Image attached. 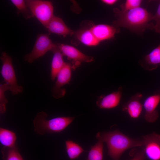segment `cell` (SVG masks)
Instances as JSON below:
<instances>
[{
	"instance_id": "obj_5",
	"label": "cell",
	"mask_w": 160,
	"mask_h": 160,
	"mask_svg": "<svg viewBox=\"0 0 160 160\" xmlns=\"http://www.w3.org/2000/svg\"><path fill=\"white\" fill-rule=\"evenodd\" d=\"M0 58L2 63L1 73L5 83L9 85L10 91L13 95L22 93L23 88L17 83L12 57L6 52H3Z\"/></svg>"
},
{
	"instance_id": "obj_27",
	"label": "cell",
	"mask_w": 160,
	"mask_h": 160,
	"mask_svg": "<svg viewBox=\"0 0 160 160\" xmlns=\"http://www.w3.org/2000/svg\"><path fill=\"white\" fill-rule=\"evenodd\" d=\"M102 1L104 3L109 5L113 4L117 1L116 0H103Z\"/></svg>"
},
{
	"instance_id": "obj_2",
	"label": "cell",
	"mask_w": 160,
	"mask_h": 160,
	"mask_svg": "<svg viewBox=\"0 0 160 160\" xmlns=\"http://www.w3.org/2000/svg\"><path fill=\"white\" fill-rule=\"evenodd\" d=\"M107 146L109 156L113 160H119L126 150L135 147H142V140L131 138L118 130L101 134Z\"/></svg>"
},
{
	"instance_id": "obj_7",
	"label": "cell",
	"mask_w": 160,
	"mask_h": 160,
	"mask_svg": "<svg viewBox=\"0 0 160 160\" xmlns=\"http://www.w3.org/2000/svg\"><path fill=\"white\" fill-rule=\"evenodd\" d=\"M72 68L71 63H65L57 74L56 82L51 88L52 95L54 98L59 99L65 94V89L63 87L68 84L71 80Z\"/></svg>"
},
{
	"instance_id": "obj_20",
	"label": "cell",
	"mask_w": 160,
	"mask_h": 160,
	"mask_svg": "<svg viewBox=\"0 0 160 160\" xmlns=\"http://www.w3.org/2000/svg\"><path fill=\"white\" fill-rule=\"evenodd\" d=\"M65 145L67 155L71 160L78 158L84 151L79 145L71 140H66Z\"/></svg>"
},
{
	"instance_id": "obj_17",
	"label": "cell",
	"mask_w": 160,
	"mask_h": 160,
	"mask_svg": "<svg viewBox=\"0 0 160 160\" xmlns=\"http://www.w3.org/2000/svg\"><path fill=\"white\" fill-rule=\"evenodd\" d=\"M96 137L98 141L91 147L87 160H103L104 141L100 132L97 133Z\"/></svg>"
},
{
	"instance_id": "obj_9",
	"label": "cell",
	"mask_w": 160,
	"mask_h": 160,
	"mask_svg": "<svg viewBox=\"0 0 160 160\" xmlns=\"http://www.w3.org/2000/svg\"><path fill=\"white\" fill-rule=\"evenodd\" d=\"M63 55L66 56L68 60L72 61V68L75 69L81 63H89L94 61V58L87 55L71 46L64 44L57 45Z\"/></svg>"
},
{
	"instance_id": "obj_22",
	"label": "cell",
	"mask_w": 160,
	"mask_h": 160,
	"mask_svg": "<svg viewBox=\"0 0 160 160\" xmlns=\"http://www.w3.org/2000/svg\"><path fill=\"white\" fill-rule=\"evenodd\" d=\"M11 1L17 8L18 13H21L25 18L29 19L34 17L25 0H11Z\"/></svg>"
},
{
	"instance_id": "obj_15",
	"label": "cell",
	"mask_w": 160,
	"mask_h": 160,
	"mask_svg": "<svg viewBox=\"0 0 160 160\" xmlns=\"http://www.w3.org/2000/svg\"><path fill=\"white\" fill-rule=\"evenodd\" d=\"M139 64L145 69L148 71L154 70L160 65V44L145 56L140 61Z\"/></svg>"
},
{
	"instance_id": "obj_8",
	"label": "cell",
	"mask_w": 160,
	"mask_h": 160,
	"mask_svg": "<svg viewBox=\"0 0 160 160\" xmlns=\"http://www.w3.org/2000/svg\"><path fill=\"white\" fill-rule=\"evenodd\" d=\"M143 150L151 160H160V135L152 133L143 136L141 140Z\"/></svg>"
},
{
	"instance_id": "obj_11",
	"label": "cell",
	"mask_w": 160,
	"mask_h": 160,
	"mask_svg": "<svg viewBox=\"0 0 160 160\" xmlns=\"http://www.w3.org/2000/svg\"><path fill=\"white\" fill-rule=\"evenodd\" d=\"M122 92V88L120 87L117 91L106 95H101L96 102L97 106L103 109H110L116 107L120 101Z\"/></svg>"
},
{
	"instance_id": "obj_23",
	"label": "cell",
	"mask_w": 160,
	"mask_h": 160,
	"mask_svg": "<svg viewBox=\"0 0 160 160\" xmlns=\"http://www.w3.org/2000/svg\"><path fill=\"white\" fill-rule=\"evenodd\" d=\"M10 90V86L6 83H4L0 85V113L1 114H3L5 112L6 105L8 102L5 96V92Z\"/></svg>"
},
{
	"instance_id": "obj_19",
	"label": "cell",
	"mask_w": 160,
	"mask_h": 160,
	"mask_svg": "<svg viewBox=\"0 0 160 160\" xmlns=\"http://www.w3.org/2000/svg\"><path fill=\"white\" fill-rule=\"evenodd\" d=\"M16 140V135L14 132L4 128H0V142L4 147L11 148L15 146Z\"/></svg>"
},
{
	"instance_id": "obj_24",
	"label": "cell",
	"mask_w": 160,
	"mask_h": 160,
	"mask_svg": "<svg viewBox=\"0 0 160 160\" xmlns=\"http://www.w3.org/2000/svg\"><path fill=\"white\" fill-rule=\"evenodd\" d=\"M141 2L140 0H127L124 4L121 5L120 10L126 11L140 7Z\"/></svg>"
},
{
	"instance_id": "obj_4",
	"label": "cell",
	"mask_w": 160,
	"mask_h": 160,
	"mask_svg": "<svg viewBox=\"0 0 160 160\" xmlns=\"http://www.w3.org/2000/svg\"><path fill=\"white\" fill-rule=\"evenodd\" d=\"M34 17L45 28L54 16L52 2L41 0H25Z\"/></svg>"
},
{
	"instance_id": "obj_6",
	"label": "cell",
	"mask_w": 160,
	"mask_h": 160,
	"mask_svg": "<svg viewBox=\"0 0 160 160\" xmlns=\"http://www.w3.org/2000/svg\"><path fill=\"white\" fill-rule=\"evenodd\" d=\"M57 47V45L52 42L48 34H39L37 36L32 50L25 55L24 60L29 63H32L48 51H52Z\"/></svg>"
},
{
	"instance_id": "obj_16",
	"label": "cell",
	"mask_w": 160,
	"mask_h": 160,
	"mask_svg": "<svg viewBox=\"0 0 160 160\" xmlns=\"http://www.w3.org/2000/svg\"><path fill=\"white\" fill-rule=\"evenodd\" d=\"M53 55L51 65V77L54 81L56 78L58 73L64 66L65 62L63 60V56L58 47L52 51Z\"/></svg>"
},
{
	"instance_id": "obj_26",
	"label": "cell",
	"mask_w": 160,
	"mask_h": 160,
	"mask_svg": "<svg viewBox=\"0 0 160 160\" xmlns=\"http://www.w3.org/2000/svg\"><path fill=\"white\" fill-rule=\"evenodd\" d=\"M145 154L143 150H141L135 154L130 160H144L145 159Z\"/></svg>"
},
{
	"instance_id": "obj_21",
	"label": "cell",
	"mask_w": 160,
	"mask_h": 160,
	"mask_svg": "<svg viewBox=\"0 0 160 160\" xmlns=\"http://www.w3.org/2000/svg\"><path fill=\"white\" fill-rule=\"evenodd\" d=\"M4 160H23L16 146L4 147L1 150Z\"/></svg>"
},
{
	"instance_id": "obj_1",
	"label": "cell",
	"mask_w": 160,
	"mask_h": 160,
	"mask_svg": "<svg viewBox=\"0 0 160 160\" xmlns=\"http://www.w3.org/2000/svg\"><path fill=\"white\" fill-rule=\"evenodd\" d=\"M113 11L117 18L113 25L116 28H125L137 33L147 29H153L154 25L150 23L153 15L144 8L140 7L123 11L115 8Z\"/></svg>"
},
{
	"instance_id": "obj_13",
	"label": "cell",
	"mask_w": 160,
	"mask_h": 160,
	"mask_svg": "<svg viewBox=\"0 0 160 160\" xmlns=\"http://www.w3.org/2000/svg\"><path fill=\"white\" fill-rule=\"evenodd\" d=\"M50 33H55L65 37L73 35L74 31L69 28L62 19L54 16L46 27Z\"/></svg>"
},
{
	"instance_id": "obj_3",
	"label": "cell",
	"mask_w": 160,
	"mask_h": 160,
	"mask_svg": "<svg viewBox=\"0 0 160 160\" xmlns=\"http://www.w3.org/2000/svg\"><path fill=\"white\" fill-rule=\"evenodd\" d=\"M48 115L41 111L35 117L33 124L35 132L43 135L46 133H59L65 129L73 121V117H59L47 120Z\"/></svg>"
},
{
	"instance_id": "obj_28",
	"label": "cell",
	"mask_w": 160,
	"mask_h": 160,
	"mask_svg": "<svg viewBox=\"0 0 160 160\" xmlns=\"http://www.w3.org/2000/svg\"><path fill=\"white\" fill-rule=\"evenodd\" d=\"M159 91L160 92V90H159Z\"/></svg>"
},
{
	"instance_id": "obj_25",
	"label": "cell",
	"mask_w": 160,
	"mask_h": 160,
	"mask_svg": "<svg viewBox=\"0 0 160 160\" xmlns=\"http://www.w3.org/2000/svg\"><path fill=\"white\" fill-rule=\"evenodd\" d=\"M153 20H155L156 22L153 29L156 32L160 34V2L156 14L153 15Z\"/></svg>"
},
{
	"instance_id": "obj_18",
	"label": "cell",
	"mask_w": 160,
	"mask_h": 160,
	"mask_svg": "<svg viewBox=\"0 0 160 160\" xmlns=\"http://www.w3.org/2000/svg\"><path fill=\"white\" fill-rule=\"evenodd\" d=\"M76 34L78 39L85 45L95 46L98 45L99 43L90 29L79 30L76 32Z\"/></svg>"
},
{
	"instance_id": "obj_12",
	"label": "cell",
	"mask_w": 160,
	"mask_h": 160,
	"mask_svg": "<svg viewBox=\"0 0 160 160\" xmlns=\"http://www.w3.org/2000/svg\"><path fill=\"white\" fill-rule=\"evenodd\" d=\"M143 97L142 94L137 92L133 95L123 106L122 111L133 119H137L140 116L143 105L140 100Z\"/></svg>"
},
{
	"instance_id": "obj_10",
	"label": "cell",
	"mask_w": 160,
	"mask_h": 160,
	"mask_svg": "<svg viewBox=\"0 0 160 160\" xmlns=\"http://www.w3.org/2000/svg\"><path fill=\"white\" fill-rule=\"evenodd\" d=\"M160 102V92L159 91L145 100L143 104L145 110L144 119L147 122L153 123L158 119L159 113L156 108Z\"/></svg>"
},
{
	"instance_id": "obj_14",
	"label": "cell",
	"mask_w": 160,
	"mask_h": 160,
	"mask_svg": "<svg viewBox=\"0 0 160 160\" xmlns=\"http://www.w3.org/2000/svg\"><path fill=\"white\" fill-rule=\"evenodd\" d=\"M90 29L99 42L113 38L118 32V30L115 26L103 24L95 25Z\"/></svg>"
}]
</instances>
